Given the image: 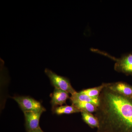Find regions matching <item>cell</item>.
Segmentation results:
<instances>
[{
    "label": "cell",
    "instance_id": "obj_1",
    "mask_svg": "<svg viewBox=\"0 0 132 132\" xmlns=\"http://www.w3.org/2000/svg\"><path fill=\"white\" fill-rule=\"evenodd\" d=\"M107 85L100 98V120L121 132H132V99L113 92Z\"/></svg>",
    "mask_w": 132,
    "mask_h": 132
},
{
    "label": "cell",
    "instance_id": "obj_2",
    "mask_svg": "<svg viewBox=\"0 0 132 132\" xmlns=\"http://www.w3.org/2000/svg\"><path fill=\"white\" fill-rule=\"evenodd\" d=\"M92 52L98 53L112 59L115 61L114 69L119 72L132 75V53L124 55L119 59L113 57L107 53L97 49L92 48Z\"/></svg>",
    "mask_w": 132,
    "mask_h": 132
},
{
    "label": "cell",
    "instance_id": "obj_3",
    "mask_svg": "<svg viewBox=\"0 0 132 132\" xmlns=\"http://www.w3.org/2000/svg\"><path fill=\"white\" fill-rule=\"evenodd\" d=\"M45 73L49 78L51 84L55 87L68 92L71 95L76 92L73 89L68 78L57 74L52 70L46 69Z\"/></svg>",
    "mask_w": 132,
    "mask_h": 132
},
{
    "label": "cell",
    "instance_id": "obj_4",
    "mask_svg": "<svg viewBox=\"0 0 132 132\" xmlns=\"http://www.w3.org/2000/svg\"><path fill=\"white\" fill-rule=\"evenodd\" d=\"M13 99L19 104L23 112L25 111H46V109L39 102L29 97L19 96Z\"/></svg>",
    "mask_w": 132,
    "mask_h": 132
},
{
    "label": "cell",
    "instance_id": "obj_5",
    "mask_svg": "<svg viewBox=\"0 0 132 132\" xmlns=\"http://www.w3.org/2000/svg\"><path fill=\"white\" fill-rule=\"evenodd\" d=\"M44 111L24 112L26 120V129L27 132L35 130L40 127V119Z\"/></svg>",
    "mask_w": 132,
    "mask_h": 132
},
{
    "label": "cell",
    "instance_id": "obj_6",
    "mask_svg": "<svg viewBox=\"0 0 132 132\" xmlns=\"http://www.w3.org/2000/svg\"><path fill=\"white\" fill-rule=\"evenodd\" d=\"M107 87L113 92L132 100V86L125 82H119L107 84Z\"/></svg>",
    "mask_w": 132,
    "mask_h": 132
},
{
    "label": "cell",
    "instance_id": "obj_7",
    "mask_svg": "<svg viewBox=\"0 0 132 132\" xmlns=\"http://www.w3.org/2000/svg\"><path fill=\"white\" fill-rule=\"evenodd\" d=\"M69 98V95L68 92L55 88L51 101L53 108L54 109L59 106H62L63 104H65L67 100Z\"/></svg>",
    "mask_w": 132,
    "mask_h": 132
},
{
    "label": "cell",
    "instance_id": "obj_8",
    "mask_svg": "<svg viewBox=\"0 0 132 132\" xmlns=\"http://www.w3.org/2000/svg\"><path fill=\"white\" fill-rule=\"evenodd\" d=\"M72 102L76 101L85 102L94 104L98 107L100 105L99 97H92L80 93H76L70 98Z\"/></svg>",
    "mask_w": 132,
    "mask_h": 132
},
{
    "label": "cell",
    "instance_id": "obj_9",
    "mask_svg": "<svg viewBox=\"0 0 132 132\" xmlns=\"http://www.w3.org/2000/svg\"><path fill=\"white\" fill-rule=\"evenodd\" d=\"M72 104L81 111H85L90 113L95 112L98 109V106L89 102L76 101L72 102Z\"/></svg>",
    "mask_w": 132,
    "mask_h": 132
},
{
    "label": "cell",
    "instance_id": "obj_10",
    "mask_svg": "<svg viewBox=\"0 0 132 132\" xmlns=\"http://www.w3.org/2000/svg\"><path fill=\"white\" fill-rule=\"evenodd\" d=\"M54 113L61 115L62 114H70L79 112L81 111L77 108L72 104L71 106H61L56 107L54 109Z\"/></svg>",
    "mask_w": 132,
    "mask_h": 132
},
{
    "label": "cell",
    "instance_id": "obj_11",
    "mask_svg": "<svg viewBox=\"0 0 132 132\" xmlns=\"http://www.w3.org/2000/svg\"><path fill=\"white\" fill-rule=\"evenodd\" d=\"M81 112L83 120L88 125L92 128L100 127V122L96 117L90 113L83 111H81Z\"/></svg>",
    "mask_w": 132,
    "mask_h": 132
},
{
    "label": "cell",
    "instance_id": "obj_12",
    "mask_svg": "<svg viewBox=\"0 0 132 132\" xmlns=\"http://www.w3.org/2000/svg\"><path fill=\"white\" fill-rule=\"evenodd\" d=\"M107 84H103L97 87L86 89L80 92L83 94L92 97H99L100 94L103 89L106 87Z\"/></svg>",
    "mask_w": 132,
    "mask_h": 132
},
{
    "label": "cell",
    "instance_id": "obj_13",
    "mask_svg": "<svg viewBox=\"0 0 132 132\" xmlns=\"http://www.w3.org/2000/svg\"><path fill=\"white\" fill-rule=\"evenodd\" d=\"M28 132H45L43 131L40 127L38 128L37 129H36L35 130H33V131H31Z\"/></svg>",
    "mask_w": 132,
    "mask_h": 132
}]
</instances>
